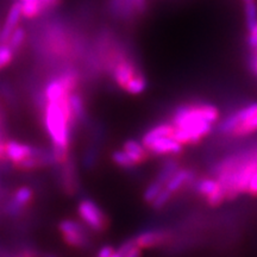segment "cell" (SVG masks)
Returning a JSON list of instances; mask_svg holds the SVG:
<instances>
[{"instance_id": "17", "label": "cell", "mask_w": 257, "mask_h": 257, "mask_svg": "<svg viewBox=\"0 0 257 257\" xmlns=\"http://www.w3.org/2000/svg\"><path fill=\"white\" fill-rule=\"evenodd\" d=\"M146 88H147V80L143 76V74L140 73L138 75L135 76V78L131 80L126 86H125L124 89L127 93H130V94L137 95L146 91Z\"/></svg>"}, {"instance_id": "13", "label": "cell", "mask_w": 257, "mask_h": 257, "mask_svg": "<svg viewBox=\"0 0 257 257\" xmlns=\"http://www.w3.org/2000/svg\"><path fill=\"white\" fill-rule=\"evenodd\" d=\"M123 150L135 163V166L138 165V163H142L147 160L148 150L142 143L137 142V141H126L123 146Z\"/></svg>"}, {"instance_id": "12", "label": "cell", "mask_w": 257, "mask_h": 257, "mask_svg": "<svg viewBox=\"0 0 257 257\" xmlns=\"http://www.w3.org/2000/svg\"><path fill=\"white\" fill-rule=\"evenodd\" d=\"M167 234L162 231H146V232L138 234L134 240L141 249L154 248L165 242Z\"/></svg>"}, {"instance_id": "23", "label": "cell", "mask_w": 257, "mask_h": 257, "mask_svg": "<svg viewBox=\"0 0 257 257\" xmlns=\"http://www.w3.org/2000/svg\"><path fill=\"white\" fill-rule=\"evenodd\" d=\"M162 189H163V186L159 184V182L157 181L152 182V184L149 185V187L147 188V191L144 192V200L148 202H153Z\"/></svg>"}, {"instance_id": "27", "label": "cell", "mask_w": 257, "mask_h": 257, "mask_svg": "<svg viewBox=\"0 0 257 257\" xmlns=\"http://www.w3.org/2000/svg\"><path fill=\"white\" fill-rule=\"evenodd\" d=\"M246 193H249V194L253 195V197H256V195H257V170L255 173H253L251 179H250V182H249V186H248V191H246Z\"/></svg>"}, {"instance_id": "22", "label": "cell", "mask_w": 257, "mask_h": 257, "mask_svg": "<svg viewBox=\"0 0 257 257\" xmlns=\"http://www.w3.org/2000/svg\"><path fill=\"white\" fill-rule=\"evenodd\" d=\"M12 57H14V50L8 43H3L0 46V69L5 68L12 61Z\"/></svg>"}, {"instance_id": "21", "label": "cell", "mask_w": 257, "mask_h": 257, "mask_svg": "<svg viewBox=\"0 0 257 257\" xmlns=\"http://www.w3.org/2000/svg\"><path fill=\"white\" fill-rule=\"evenodd\" d=\"M112 160L117 166L121 167V168H131L135 166V163L131 161L130 157L126 155L124 150H117L112 154Z\"/></svg>"}, {"instance_id": "14", "label": "cell", "mask_w": 257, "mask_h": 257, "mask_svg": "<svg viewBox=\"0 0 257 257\" xmlns=\"http://www.w3.org/2000/svg\"><path fill=\"white\" fill-rule=\"evenodd\" d=\"M147 10V0H124L121 17L130 18L135 15H143Z\"/></svg>"}, {"instance_id": "30", "label": "cell", "mask_w": 257, "mask_h": 257, "mask_svg": "<svg viewBox=\"0 0 257 257\" xmlns=\"http://www.w3.org/2000/svg\"><path fill=\"white\" fill-rule=\"evenodd\" d=\"M252 66H253V68H255L256 73H257V53H256V56L253 57V63H252Z\"/></svg>"}, {"instance_id": "19", "label": "cell", "mask_w": 257, "mask_h": 257, "mask_svg": "<svg viewBox=\"0 0 257 257\" xmlns=\"http://www.w3.org/2000/svg\"><path fill=\"white\" fill-rule=\"evenodd\" d=\"M69 106H70V110L73 112L74 118L79 119L81 118L83 113H85V106H83V101L81 99V96L76 93L72 92L69 95Z\"/></svg>"}, {"instance_id": "6", "label": "cell", "mask_w": 257, "mask_h": 257, "mask_svg": "<svg viewBox=\"0 0 257 257\" xmlns=\"http://www.w3.org/2000/svg\"><path fill=\"white\" fill-rule=\"evenodd\" d=\"M195 189H197L199 194L205 197L208 205H211V206H219L221 202L226 199L223 186L220 185V182L217 179L205 178L199 180L197 186H195Z\"/></svg>"}, {"instance_id": "28", "label": "cell", "mask_w": 257, "mask_h": 257, "mask_svg": "<svg viewBox=\"0 0 257 257\" xmlns=\"http://www.w3.org/2000/svg\"><path fill=\"white\" fill-rule=\"evenodd\" d=\"M19 2H34V0H19ZM40 2L42 5L44 6V9H51V8H55L61 3V0H37Z\"/></svg>"}, {"instance_id": "10", "label": "cell", "mask_w": 257, "mask_h": 257, "mask_svg": "<svg viewBox=\"0 0 257 257\" xmlns=\"http://www.w3.org/2000/svg\"><path fill=\"white\" fill-rule=\"evenodd\" d=\"M21 17H22V5H21V2H17L11 6V9H10L4 27H3V30L0 32V40H2L3 43H6V42H8L11 32L18 27Z\"/></svg>"}, {"instance_id": "7", "label": "cell", "mask_w": 257, "mask_h": 257, "mask_svg": "<svg viewBox=\"0 0 257 257\" xmlns=\"http://www.w3.org/2000/svg\"><path fill=\"white\" fill-rule=\"evenodd\" d=\"M148 153L154 155H175L182 152V144L173 136H161L142 142Z\"/></svg>"}, {"instance_id": "16", "label": "cell", "mask_w": 257, "mask_h": 257, "mask_svg": "<svg viewBox=\"0 0 257 257\" xmlns=\"http://www.w3.org/2000/svg\"><path fill=\"white\" fill-rule=\"evenodd\" d=\"M141 252H142V249L137 245L134 239H130L121 244L118 250H115L113 257H136L140 256Z\"/></svg>"}, {"instance_id": "9", "label": "cell", "mask_w": 257, "mask_h": 257, "mask_svg": "<svg viewBox=\"0 0 257 257\" xmlns=\"http://www.w3.org/2000/svg\"><path fill=\"white\" fill-rule=\"evenodd\" d=\"M37 149H34L28 144L18 143L15 141H10V142L5 143V155L6 159L11 161L16 166H19L24 160L28 157L34 155Z\"/></svg>"}, {"instance_id": "29", "label": "cell", "mask_w": 257, "mask_h": 257, "mask_svg": "<svg viewBox=\"0 0 257 257\" xmlns=\"http://www.w3.org/2000/svg\"><path fill=\"white\" fill-rule=\"evenodd\" d=\"M114 251H115V250H114L113 246L106 245V246H102V248L99 250L98 256L99 257H113Z\"/></svg>"}, {"instance_id": "2", "label": "cell", "mask_w": 257, "mask_h": 257, "mask_svg": "<svg viewBox=\"0 0 257 257\" xmlns=\"http://www.w3.org/2000/svg\"><path fill=\"white\" fill-rule=\"evenodd\" d=\"M70 95V94H69ZM69 95L44 105V125L53 143V160L66 163L68 160L70 125L75 120L69 106Z\"/></svg>"}, {"instance_id": "26", "label": "cell", "mask_w": 257, "mask_h": 257, "mask_svg": "<svg viewBox=\"0 0 257 257\" xmlns=\"http://www.w3.org/2000/svg\"><path fill=\"white\" fill-rule=\"evenodd\" d=\"M248 44L250 48H252V49H257V24L251 29V30H249Z\"/></svg>"}, {"instance_id": "1", "label": "cell", "mask_w": 257, "mask_h": 257, "mask_svg": "<svg viewBox=\"0 0 257 257\" xmlns=\"http://www.w3.org/2000/svg\"><path fill=\"white\" fill-rule=\"evenodd\" d=\"M219 119V111L210 104H192L180 106L173 115V137L181 143H198L211 133L212 126Z\"/></svg>"}, {"instance_id": "24", "label": "cell", "mask_w": 257, "mask_h": 257, "mask_svg": "<svg viewBox=\"0 0 257 257\" xmlns=\"http://www.w3.org/2000/svg\"><path fill=\"white\" fill-rule=\"evenodd\" d=\"M68 162V161H67ZM66 162V168H64V184L67 185V191H72L74 187V172H73V166L67 165Z\"/></svg>"}, {"instance_id": "18", "label": "cell", "mask_w": 257, "mask_h": 257, "mask_svg": "<svg viewBox=\"0 0 257 257\" xmlns=\"http://www.w3.org/2000/svg\"><path fill=\"white\" fill-rule=\"evenodd\" d=\"M25 37H27V32H25L24 29L17 27L11 32V35H10L6 43H8L9 46L11 47V49L15 51L22 47V44H23L25 41Z\"/></svg>"}, {"instance_id": "4", "label": "cell", "mask_w": 257, "mask_h": 257, "mask_svg": "<svg viewBox=\"0 0 257 257\" xmlns=\"http://www.w3.org/2000/svg\"><path fill=\"white\" fill-rule=\"evenodd\" d=\"M221 134L245 137L257 131V102L245 106L219 123Z\"/></svg>"}, {"instance_id": "31", "label": "cell", "mask_w": 257, "mask_h": 257, "mask_svg": "<svg viewBox=\"0 0 257 257\" xmlns=\"http://www.w3.org/2000/svg\"><path fill=\"white\" fill-rule=\"evenodd\" d=\"M246 2H252V0H244V3H246Z\"/></svg>"}, {"instance_id": "11", "label": "cell", "mask_w": 257, "mask_h": 257, "mask_svg": "<svg viewBox=\"0 0 257 257\" xmlns=\"http://www.w3.org/2000/svg\"><path fill=\"white\" fill-rule=\"evenodd\" d=\"M193 179V173L188 169H176L175 173L168 179L166 182L163 189L169 193V194H174L178 192L182 186H185L187 182Z\"/></svg>"}, {"instance_id": "5", "label": "cell", "mask_w": 257, "mask_h": 257, "mask_svg": "<svg viewBox=\"0 0 257 257\" xmlns=\"http://www.w3.org/2000/svg\"><path fill=\"white\" fill-rule=\"evenodd\" d=\"M79 216L89 229L101 232L106 227V218L100 207L89 199H83L78 206Z\"/></svg>"}, {"instance_id": "15", "label": "cell", "mask_w": 257, "mask_h": 257, "mask_svg": "<svg viewBox=\"0 0 257 257\" xmlns=\"http://www.w3.org/2000/svg\"><path fill=\"white\" fill-rule=\"evenodd\" d=\"M32 199V191L29 187H21L18 188L15 193L14 202H12V208H15L16 211H18L19 208H23L28 206L29 202Z\"/></svg>"}, {"instance_id": "8", "label": "cell", "mask_w": 257, "mask_h": 257, "mask_svg": "<svg viewBox=\"0 0 257 257\" xmlns=\"http://www.w3.org/2000/svg\"><path fill=\"white\" fill-rule=\"evenodd\" d=\"M60 231L62 237L68 245L74 248H82L87 243V236H86L83 227L76 221L66 219L60 223Z\"/></svg>"}, {"instance_id": "25", "label": "cell", "mask_w": 257, "mask_h": 257, "mask_svg": "<svg viewBox=\"0 0 257 257\" xmlns=\"http://www.w3.org/2000/svg\"><path fill=\"white\" fill-rule=\"evenodd\" d=\"M124 0H110V9L112 14L117 17H121V10H123Z\"/></svg>"}, {"instance_id": "3", "label": "cell", "mask_w": 257, "mask_h": 257, "mask_svg": "<svg viewBox=\"0 0 257 257\" xmlns=\"http://www.w3.org/2000/svg\"><path fill=\"white\" fill-rule=\"evenodd\" d=\"M257 170V152L229 156L218 165L217 180L227 199L246 193L250 179Z\"/></svg>"}, {"instance_id": "20", "label": "cell", "mask_w": 257, "mask_h": 257, "mask_svg": "<svg viewBox=\"0 0 257 257\" xmlns=\"http://www.w3.org/2000/svg\"><path fill=\"white\" fill-rule=\"evenodd\" d=\"M245 23L248 30L251 29L257 24V4L255 0L252 2L245 3Z\"/></svg>"}]
</instances>
